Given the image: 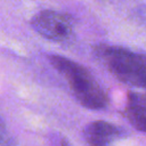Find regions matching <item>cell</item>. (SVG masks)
<instances>
[{
	"mask_svg": "<svg viewBox=\"0 0 146 146\" xmlns=\"http://www.w3.org/2000/svg\"><path fill=\"white\" fill-rule=\"evenodd\" d=\"M51 65L65 78L71 91L81 105L90 110H102L108 104V97L91 73L72 59L52 55L49 57Z\"/></svg>",
	"mask_w": 146,
	"mask_h": 146,
	"instance_id": "1",
	"label": "cell"
},
{
	"mask_svg": "<svg viewBox=\"0 0 146 146\" xmlns=\"http://www.w3.org/2000/svg\"><path fill=\"white\" fill-rule=\"evenodd\" d=\"M123 113L137 130L146 132V95L129 91Z\"/></svg>",
	"mask_w": 146,
	"mask_h": 146,
	"instance_id": "5",
	"label": "cell"
},
{
	"mask_svg": "<svg viewBox=\"0 0 146 146\" xmlns=\"http://www.w3.org/2000/svg\"><path fill=\"white\" fill-rule=\"evenodd\" d=\"M32 27L43 38L63 42L68 41L74 33L71 16L56 10H42L31 19Z\"/></svg>",
	"mask_w": 146,
	"mask_h": 146,
	"instance_id": "3",
	"label": "cell"
},
{
	"mask_svg": "<svg viewBox=\"0 0 146 146\" xmlns=\"http://www.w3.org/2000/svg\"><path fill=\"white\" fill-rule=\"evenodd\" d=\"M96 57L119 81L130 87L146 88V56L132 50L99 44L94 48Z\"/></svg>",
	"mask_w": 146,
	"mask_h": 146,
	"instance_id": "2",
	"label": "cell"
},
{
	"mask_svg": "<svg viewBox=\"0 0 146 146\" xmlns=\"http://www.w3.org/2000/svg\"><path fill=\"white\" fill-rule=\"evenodd\" d=\"M123 136V130L106 121H95L83 130V138L88 146H113Z\"/></svg>",
	"mask_w": 146,
	"mask_h": 146,
	"instance_id": "4",
	"label": "cell"
},
{
	"mask_svg": "<svg viewBox=\"0 0 146 146\" xmlns=\"http://www.w3.org/2000/svg\"><path fill=\"white\" fill-rule=\"evenodd\" d=\"M0 146H14L3 121L0 119Z\"/></svg>",
	"mask_w": 146,
	"mask_h": 146,
	"instance_id": "6",
	"label": "cell"
},
{
	"mask_svg": "<svg viewBox=\"0 0 146 146\" xmlns=\"http://www.w3.org/2000/svg\"><path fill=\"white\" fill-rule=\"evenodd\" d=\"M62 146H68V144H67L65 140H63V141H62Z\"/></svg>",
	"mask_w": 146,
	"mask_h": 146,
	"instance_id": "7",
	"label": "cell"
}]
</instances>
